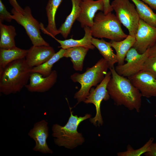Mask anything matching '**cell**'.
Returning a JSON list of instances; mask_svg holds the SVG:
<instances>
[{"instance_id": "1", "label": "cell", "mask_w": 156, "mask_h": 156, "mask_svg": "<svg viewBox=\"0 0 156 156\" xmlns=\"http://www.w3.org/2000/svg\"><path fill=\"white\" fill-rule=\"evenodd\" d=\"M112 76L107 89L114 104L123 105L130 110L139 112L142 105V96L129 79L118 74L113 67L109 68Z\"/></svg>"}, {"instance_id": "2", "label": "cell", "mask_w": 156, "mask_h": 156, "mask_svg": "<svg viewBox=\"0 0 156 156\" xmlns=\"http://www.w3.org/2000/svg\"><path fill=\"white\" fill-rule=\"evenodd\" d=\"M31 68L25 58L14 61L0 71V92L5 95L19 92L27 84Z\"/></svg>"}, {"instance_id": "3", "label": "cell", "mask_w": 156, "mask_h": 156, "mask_svg": "<svg viewBox=\"0 0 156 156\" xmlns=\"http://www.w3.org/2000/svg\"><path fill=\"white\" fill-rule=\"evenodd\" d=\"M69 107L70 116L67 122L64 126L57 124H54L52 127V135L56 145L72 149L82 144L84 142L82 135L78 131L77 128L81 122L90 118L91 115L88 114L83 116L74 115L71 108Z\"/></svg>"}, {"instance_id": "4", "label": "cell", "mask_w": 156, "mask_h": 156, "mask_svg": "<svg viewBox=\"0 0 156 156\" xmlns=\"http://www.w3.org/2000/svg\"><path fill=\"white\" fill-rule=\"evenodd\" d=\"M109 68L106 61L102 58L94 66L87 68L82 74L75 73L70 76V79L74 82H78L81 87L75 94L74 98L77 99V104L83 102L89 94L90 89L96 86L103 80Z\"/></svg>"}, {"instance_id": "5", "label": "cell", "mask_w": 156, "mask_h": 156, "mask_svg": "<svg viewBox=\"0 0 156 156\" xmlns=\"http://www.w3.org/2000/svg\"><path fill=\"white\" fill-rule=\"evenodd\" d=\"M90 29L94 38L118 41L123 40L128 35L123 31L121 23L116 15L112 12L105 14L101 11L96 14Z\"/></svg>"}, {"instance_id": "6", "label": "cell", "mask_w": 156, "mask_h": 156, "mask_svg": "<svg viewBox=\"0 0 156 156\" xmlns=\"http://www.w3.org/2000/svg\"><path fill=\"white\" fill-rule=\"evenodd\" d=\"M11 12L13 19L24 28L33 45L49 46L42 37L40 30V24L33 16L29 6L25 8L23 13L16 11L13 8Z\"/></svg>"}, {"instance_id": "7", "label": "cell", "mask_w": 156, "mask_h": 156, "mask_svg": "<svg viewBox=\"0 0 156 156\" xmlns=\"http://www.w3.org/2000/svg\"><path fill=\"white\" fill-rule=\"evenodd\" d=\"M111 5L117 18L128 29L129 35L135 36L140 18L135 4L129 0H114Z\"/></svg>"}, {"instance_id": "8", "label": "cell", "mask_w": 156, "mask_h": 156, "mask_svg": "<svg viewBox=\"0 0 156 156\" xmlns=\"http://www.w3.org/2000/svg\"><path fill=\"white\" fill-rule=\"evenodd\" d=\"M111 76V71L107 72L103 80L95 88L92 87L90 89L89 94L83 101L86 104L92 103L95 105L96 115L94 118H90V120L92 123L96 126L97 123L99 126L102 125L103 122L101 110V105L103 100L107 101L110 98L107 87Z\"/></svg>"}, {"instance_id": "9", "label": "cell", "mask_w": 156, "mask_h": 156, "mask_svg": "<svg viewBox=\"0 0 156 156\" xmlns=\"http://www.w3.org/2000/svg\"><path fill=\"white\" fill-rule=\"evenodd\" d=\"M148 57L147 51L142 54L139 53L132 47L127 53L125 60L126 63L118 65L115 70L119 75L125 77L132 76L142 70L144 63Z\"/></svg>"}, {"instance_id": "10", "label": "cell", "mask_w": 156, "mask_h": 156, "mask_svg": "<svg viewBox=\"0 0 156 156\" xmlns=\"http://www.w3.org/2000/svg\"><path fill=\"white\" fill-rule=\"evenodd\" d=\"M133 47L140 54L145 53L156 42V27L140 19Z\"/></svg>"}, {"instance_id": "11", "label": "cell", "mask_w": 156, "mask_h": 156, "mask_svg": "<svg viewBox=\"0 0 156 156\" xmlns=\"http://www.w3.org/2000/svg\"><path fill=\"white\" fill-rule=\"evenodd\" d=\"M127 78L142 96L156 97V79L151 74L142 70Z\"/></svg>"}, {"instance_id": "12", "label": "cell", "mask_w": 156, "mask_h": 156, "mask_svg": "<svg viewBox=\"0 0 156 156\" xmlns=\"http://www.w3.org/2000/svg\"><path fill=\"white\" fill-rule=\"evenodd\" d=\"M48 123L45 120L36 122L28 135L35 143L33 151L43 154H52L53 152L48 146L47 140L49 136Z\"/></svg>"}, {"instance_id": "13", "label": "cell", "mask_w": 156, "mask_h": 156, "mask_svg": "<svg viewBox=\"0 0 156 156\" xmlns=\"http://www.w3.org/2000/svg\"><path fill=\"white\" fill-rule=\"evenodd\" d=\"M80 6L81 11L77 20L81 24V27H91L94 19L98 11H103L104 4L103 0H81Z\"/></svg>"}, {"instance_id": "14", "label": "cell", "mask_w": 156, "mask_h": 156, "mask_svg": "<svg viewBox=\"0 0 156 156\" xmlns=\"http://www.w3.org/2000/svg\"><path fill=\"white\" fill-rule=\"evenodd\" d=\"M57 74L55 70H52L47 76H44L38 73H31L29 83L25 86L29 92H44L49 90L56 83Z\"/></svg>"}, {"instance_id": "15", "label": "cell", "mask_w": 156, "mask_h": 156, "mask_svg": "<svg viewBox=\"0 0 156 156\" xmlns=\"http://www.w3.org/2000/svg\"><path fill=\"white\" fill-rule=\"evenodd\" d=\"M55 53L53 48L50 45H33L28 49L25 60L27 64L32 68L45 62Z\"/></svg>"}, {"instance_id": "16", "label": "cell", "mask_w": 156, "mask_h": 156, "mask_svg": "<svg viewBox=\"0 0 156 156\" xmlns=\"http://www.w3.org/2000/svg\"><path fill=\"white\" fill-rule=\"evenodd\" d=\"M62 0H49L46 10L48 20V25L45 28L42 24H40V28L45 34L53 38L60 34L57 29L55 22V16L57 10Z\"/></svg>"}, {"instance_id": "17", "label": "cell", "mask_w": 156, "mask_h": 156, "mask_svg": "<svg viewBox=\"0 0 156 156\" xmlns=\"http://www.w3.org/2000/svg\"><path fill=\"white\" fill-rule=\"evenodd\" d=\"M85 34L84 37L79 40H75L72 38L64 40H61L54 37L60 44L59 48L66 49L74 47H83L89 49H93L95 47L92 44L91 40L92 36L90 27H85L84 28Z\"/></svg>"}, {"instance_id": "18", "label": "cell", "mask_w": 156, "mask_h": 156, "mask_svg": "<svg viewBox=\"0 0 156 156\" xmlns=\"http://www.w3.org/2000/svg\"><path fill=\"white\" fill-rule=\"evenodd\" d=\"M28 51L16 47L10 49L0 48V71L11 62L25 58Z\"/></svg>"}, {"instance_id": "19", "label": "cell", "mask_w": 156, "mask_h": 156, "mask_svg": "<svg viewBox=\"0 0 156 156\" xmlns=\"http://www.w3.org/2000/svg\"><path fill=\"white\" fill-rule=\"evenodd\" d=\"M91 42L107 62L109 69L114 67V64L117 63V60L116 54L112 49L111 43L106 41L103 38L100 40L93 37Z\"/></svg>"}, {"instance_id": "20", "label": "cell", "mask_w": 156, "mask_h": 156, "mask_svg": "<svg viewBox=\"0 0 156 156\" xmlns=\"http://www.w3.org/2000/svg\"><path fill=\"white\" fill-rule=\"evenodd\" d=\"M135 42V36L129 35L123 40L120 41L111 40L112 47L115 50L118 65L124 63L126 55L133 45Z\"/></svg>"}, {"instance_id": "21", "label": "cell", "mask_w": 156, "mask_h": 156, "mask_svg": "<svg viewBox=\"0 0 156 156\" xmlns=\"http://www.w3.org/2000/svg\"><path fill=\"white\" fill-rule=\"evenodd\" d=\"M89 49L81 47L69 48L65 50L64 57L70 58L75 70L81 71L84 59Z\"/></svg>"}, {"instance_id": "22", "label": "cell", "mask_w": 156, "mask_h": 156, "mask_svg": "<svg viewBox=\"0 0 156 156\" xmlns=\"http://www.w3.org/2000/svg\"><path fill=\"white\" fill-rule=\"evenodd\" d=\"M71 1L72 5L71 12L58 29L60 34L65 39L70 34L72 25L79 17L81 11L80 6L81 0Z\"/></svg>"}, {"instance_id": "23", "label": "cell", "mask_w": 156, "mask_h": 156, "mask_svg": "<svg viewBox=\"0 0 156 156\" xmlns=\"http://www.w3.org/2000/svg\"><path fill=\"white\" fill-rule=\"evenodd\" d=\"M0 48L10 49L15 47L14 38L16 35L15 27L0 23Z\"/></svg>"}, {"instance_id": "24", "label": "cell", "mask_w": 156, "mask_h": 156, "mask_svg": "<svg viewBox=\"0 0 156 156\" xmlns=\"http://www.w3.org/2000/svg\"><path fill=\"white\" fill-rule=\"evenodd\" d=\"M135 4L140 18L149 25L156 27V13L140 0H131Z\"/></svg>"}, {"instance_id": "25", "label": "cell", "mask_w": 156, "mask_h": 156, "mask_svg": "<svg viewBox=\"0 0 156 156\" xmlns=\"http://www.w3.org/2000/svg\"><path fill=\"white\" fill-rule=\"evenodd\" d=\"M65 50L61 49L45 62L40 65L32 68L31 73H39L44 76L49 75L52 71V69L53 65L64 57Z\"/></svg>"}, {"instance_id": "26", "label": "cell", "mask_w": 156, "mask_h": 156, "mask_svg": "<svg viewBox=\"0 0 156 156\" xmlns=\"http://www.w3.org/2000/svg\"><path fill=\"white\" fill-rule=\"evenodd\" d=\"M154 138H151L142 147L137 149H134L130 144L127 146L126 151L118 153V156H140L148 151L151 146L153 142Z\"/></svg>"}, {"instance_id": "27", "label": "cell", "mask_w": 156, "mask_h": 156, "mask_svg": "<svg viewBox=\"0 0 156 156\" xmlns=\"http://www.w3.org/2000/svg\"><path fill=\"white\" fill-rule=\"evenodd\" d=\"M142 70L148 72L156 79V56L148 57L144 63Z\"/></svg>"}, {"instance_id": "28", "label": "cell", "mask_w": 156, "mask_h": 156, "mask_svg": "<svg viewBox=\"0 0 156 156\" xmlns=\"http://www.w3.org/2000/svg\"><path fill=\"white\" fill-rule=\"evenodd\" d=\"M12 20V15L8 11L2 0H0V23L4 21L10 22Z\"/></svg>"}, {"instance_id": "29", "label": "cell", "mask_w": 156, "mask_h": 156, "mask_svg": "<svg viewBox=\"0 0 156 156\" xmlns=\"http://www.w3.org/2000/svg\"><path fill=\"white\" fill-rule=\"evenodd\" d=\"M104 4L103 12L105 14H107L111 12L113 10L111 4L110 3V0H103Z\"/></svg>"}, {"instance_id": "30", "label": "cell", "mask_w": 156, "mask_h": 156, "mask_svg": "<svg viewBox=\"0 0 156 156\" xmlns=\"http://www.w3.org/2000/svg\"><path fill=\"white\" fill-rule=\"evenodd\" d=\"M10 4L16 11L21 13H23L24 9L22 8L18 4L16 0H9Z\"/></svg>"}, {"instance_id": "31", "label": "cell", "mask_w": 156, "mask_h": 156, "mask_svg": "<svg viewBox=\"0 0 156 156\" xmlns=\"http://www.w3.org/2000/svg\"><path fill=\"white\" fill-rule=\"evenodd\" d=\"M144 154L146 156H156V142H153L149 151Z\"/></svg>"}, {"instance_id": "32", "label": "cell", "mask_w": 156, "mask_h": 156, "mask_svg": "<svg viewBox=\"0 0 156 156\" xmlns=\"http://www.w3.org/2000/svg\"><path fill=\"white\" fill-rule=\"evenodd\" d=\"M148 57L156 56V42L151 47L146 50Z\"/></svg>"}, {"instance_id": "33", "label": "cell", "mask_w": 156, "mask_h": 156, "mask_svg": "<svg viewBox=\"0 0 156 156\" xmlns=\"http://www.w3.org/2000/svg\"><path fill=\"white\" fill-rule=\"evenodd\" d=\"M146 4L149 5L150 8L156 10V0H142Z\"/></svg>"}]
</instances>
